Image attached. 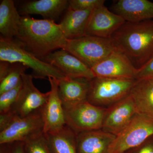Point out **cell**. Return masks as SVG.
Returning a JSON list of instances; mask_svg holds the SVG:
<instances>
[{
    "mask_svg": "<svg viewBox=\"0 0 153 153\" xmlns=\"http://www.w3.org/2000/svg\"><path fill=\"white\" fill-rule=\"evenodd\" d=\"M27 49L41 60L57 49H63L67 41L59 24L55 20L22 16L16 38Z\"/></svg>",
    "mask_w": 153,
    "mask_h": 153,
    "instance_id": "6da1fadb",
    "label": "cell"
},
{
    "mask_svg": "<svg viewBox=\"0 0 153 153\" xmlns=\"http://www.w3.org/2000/svg\"><path fill=\"white\" fill-rule=\"evenodd\" d=\"M111 39L116 49L140 69L153 57V20L126 22Z\"/></svg>",
    "mask_w": 153,
    "mask_h": 153,
    "instance_id": "7a4b0ae2",
    "label": "cell"
},
{
    "mask_svg": "<svg viewBox=\"0 0 153 153\" xmlns=\"http://www.w3.org/2000/svg\"><path fill=\"white\" fill-rule=\"evenodd\" d=\"M0 61L19 63L33 71V77L46 79L52 77L59 80L66 76L56 67L41 60L25 49L16 38H0Z\"/></svg>",
    "mask_w": 153,
    "mask_h": 153,
    "instance_id": "3957f363",
    "label": "cell"
},
{
    "mask_svg": "<svg viewBox=\"0 0 153 153\" xmlns=\"http://www.w3.org/2000/svg\"><path fill=\"white\" fill-rule=\"evenodd\" d=\"M63 49L91 68L117 49L111 39L87 35L76 39H67Z\"/></svg>",
    "mask_w": 153,
    "mask_h": 153,
    "instance_id": "277c9868",
    "label": "cell"
},
{
    "mask_svg": "<svg viewBox=\"0 0 153 153\" xmlns=\"http://www.w3.org/2000/svg\"><path fill=\"white\" fill-rule=\"evenodd\" d=\"M153 135V117L137 113L129 123L116 136L108 153H125L138 147Z\"/></svg>",
    "mask_w": 153,
    "mask_h": 153,
    "instance_id": "5b68a950",
    "label": "cell"
},
{
    "mask_svg": "<svg viewBox=\"0 0 153 153\" xmlns=\"http://www.w3.org/2000/svg\"><path fill=\"white\" fill-rule=\"evenodd\" d=\"M136 80L95 77L91 80L87 101L98 106L114 104L129 95Z\"/></svg>",
    "mask_w": 153,
    "mask_h": 153,
    "instance_id": "8992f818",
    "label": "cell"
},
{
    "mask_svg": "<svg viewBox=\"0 0 153 153\" xmlns=\"http://www.w3.org/2000/svg\"><path fill=\"white\" fill-rule=\"evenodd\" d=\"M64 111L66 125L77 134L102 128L106 110L86 100Z\"/></svg>",
    "mask_w": 153,
    "mask_h": 153,
    "instance_id": "52a82bcc",
    "label": "cell"
},
{
    "mask_svg": "<svg viewBox=\"0 0 153 153\" xmlns=\"http://www.w3.org/2000/svg\"><path fill=\"white\" fill-rule=\"evenodd\" d=\"M42 113L27 116H18L14 113L8 124L0 130V145L25 142L44 133Z\"/></svg>",
    "mask_w": 153,
    "mask_h": 153,
    "instance_id": "ba28073f",
    "label": "cell"
},
{
    "mask_svg": "<svg viewBox=\"0 0 153 153\" xmlns=\"http://www.w3.org/2000/svg\"><path fill=\"white\" fill-rule=\"evenodd\" d=\"M32 74L22 75V89L12 111L19 117L27 116L40 112L47 103L49 91L42 93L34 85Z\"/></svg>",
    "mask_w": 153,
    "mask_h": 153,
    "instance_id": "9c48e42d",
    "label": "cell"
},
{
    "mask_svg": "<svg viewBox=\"0 0 153 153\" xmlns=\"http://www.w3.org/2000/svg\"><path fill=\"white\" fill-rule=\"evenodd\" d=\"M95 77L136 79L137 69L127 56L116 49L91 68Z\"/></svg>",
    "mask_w": 153,
    "mask_h": 153,
    "instance_id": "30bf717a",
    "label": "cell"
},
{
    "mask_svg": "<svg viewBox=\"0 0 153 153\" xmlns=\"http://www.w3.org/2000/svg\"><path fill=\"white\" fill-rule=\"evenodd\" d=\"M120 16L105 6L93 10L88 23L86 35L111 39L114 33L125 23Z\"/></svg>",
    "mask_w": 153,
    "mask_h": 153,
    "instance_id": "8fae6325",
    "label": "cell"
},
{
    "mask_svg": "<svg viewBox=\"0 0 153 153\" xmlns=\"http://www.w3.org/2000/svg\"><path fill=\"white\" fill-rule=\"evenodd\" d=\"M48 79L51 89L48 100L41 111L45 134L57 131L66 126L64 108L58 94L59 79Z\"/></svg>",
    "mask_w": 153,
    "mask_h": 153,
    "instance_id": "7c38bea8",
    "label": "cell"
},
{
    "mask_svg": "<svg viewBox=\"0 0 153 153\" xmlns=\"http://www.w3.org/2000/svg\"><path fill=\"white\" fill-rule=\"evenodd\" d=\"M137 113L134 103L129 95L106 111L102 128L105 131L117 135Z\"/></svg>",
    "mask_w": 153,
    "mask_h": 153,
    "instance_id": "4fadbf2b",
    "label": "cell"
},
{
    "mask_svg": "<svg viewBox=\"0 0 153 153\" xmlns=\"http://www.w3.org/2000/svg\"><path fill=\"white\" fill-rule=\"evenodd\" d=\"M43 60L56 67L67 77L89 79L95 77L90 67L63 49L52 52Z\"/></svg>",
    "mask_w": 153,
    "mask_h": 153,
    "instance_id": "5bb4252c",
    "label": "cell"
},
{
    "mask_svg": "<svg viewBox=\"0 0 153 153\" xmlns=\"http://www.w3.org/2000/svg\"><path fill=\"white\" fill-rule=\"evenodd\" d=\"M91 79L66 77L59 80L58 91L63 108L87 100Z\"/></svg>",
    "mask_w": 153,
    "mask_h": 153,
    "instance_id": "9a60e30c",
    "label": "cell"
},
{
    "mask_svg": "<svg viewBox=\"0 0 153 153\" xmlns=\"http://www.w3.org/2000/svg\"><path fill=\"white\" fill-rule=\"evenodd\" d=\"M113 11L126 22H138L153 19V2L148 0H118Z\"/></svg>",
    "mask_w": 153,
    "mask_h": 153,
    "instance_id": "2e32d148",
    "label": "cell"
},
{
    "mask_svg": "<svg viewBox=\"0 0 153 153\" xmlns=\"http://www.w3.org/2000/svg\"><path fill=\"white\" fill-rule=\"evenodd\" d=\"M116 136L101 130L82 132L76 134L77 153H108Z\"/></svg>",
    "mask_w": 153,
    "mask_h": 153,
    "instance_id": "e0dca14e",
    "label": "cell"
},
{
    "mask_svg": "<svg viewBox=\"0 0 153 153\" xmlns=\"http://www.w3.org/2000/svg\"><path fill=\"white\" fill-rule=\"evenodd\" d=\"M92 11L67 9L59 24L66 39L71 40L87 36L86 29Z\"/></svg>",
    "mask_w": 153,
    "mask_h": 153,
    "instance_id": "ac0fdd59",
    "label": "cell"
},
{
    "mask_svg": "<svg viewBox=\"0 0 153 153\" xmlns=\"http://www.w3.org/2000/svg\"><path fill=\"white\" fill-rule=\"evenodd\" d=\"M68 8L67 0H38L30 1L23 4L19 13L23 16L37 14L47 19L54 20Z\"/></svg>",
    "mask_w": 153,
    "mask_h": 153,
    "instance_id": "d6986e66",
    "label": "cell"
},
{
    "mask_svg": "<svg viewBox=\"0 0 153 153\" xmlns=\"http://www.w3.org/2000/svg\"><path fill=\"white\" fill-rule=\"evenodd\" d=\"M129 95L133 100L137 112L153 117V79H137Z\"/></svg>",
    "mask_w": 153,
    "mask_h": 153,
    "instance_id": "ffe728a7",
    "label": "cell"
},
{
    "mask_svg": "<svg viewBox=\"0 0 153 153\" xmlns=\"http://www.w3.org/2000/svg\"><path fill=\"white\" fill-rule=\"evenodd\" d=\"M22 16L12 0H2L0 3V33L7 39L16 38Z\"/></svg>",
    "mask_w": 153,
    "mask_h": 153,
    "instance_id": "44dd1931",
    "label": "cell"
},
{
    "mask_svg": "<svg viewBox=\"0 0 153 153\" xmlns=\"http://www.w3.org/2000/svg\"><path fill=\"white\" fill-rule=\"evenodd\" d=\"M45 135L51 153H77L76 134L67 126Z\"/></svg>",
    "mask_w": 153,
    "mask_h": 153,
    "instance_id": "7402d4cb",
    "label": "cell"
},
{
    "mask_svg": "<svg viewBox=\"0 0 153 153\" xmlns=\"http://www.w3.org/2000/svg\"><path fill=\"white\" fill-rule=\"evenodd\" d=\"M27 68L21 63H10L5 74L0 77V94L19 85L22 74Z\"/></svg>",
    "mask_w": 153,
    "mask_h": 153,
    "instance_id": "603a6c76",
    "label": "cell"
},
{
    "mask_svg": "<svg viewBox=\"0 0 153 153\" xmlns=\"http://www.w3.org/2000/svg\"><path fill=\"white\" fill-rule=\"evenodd\" d=\"M22 85V81L16 87L0 94V114L11 111L19 97Z\"/></svg>",
    "mask_w": 153,
    "mask_h": 153,
    "instance_id": "cb8c5ba5",
    "label": "cell"
},
{
    "mask_svg": "<svg viewBox=\"0 0 153 153\" xmlns=\"http://www.w3.org/2000/svg\"><path fill=\"white\" fill-rule=\"evenodd\" d=\"M25 153H51L44 133L25 143Z\"/></svg>",
    "mask_w": 153,
    "mask_h": 153,
    "instance_id": "d4e9b609",
    "label": "cell"
},
{
    "mask_svg": "<svg viewBox=\"0 0 153 153\" xmlns=\"http://www.w3.org/2000/svg\"><path fill=\"white\" fill-rule=\"evenodd\" d=\"M105 0H69L68 7L76 10L92 11L105 5Z\"/></svg>",
    "mask_w": 153,
    "mask_h": 153,
    "instance_id": "484cf974",
    "label": "cell"
},
{
    "mask_svg": "<svg viewBox=\"0 0 153 153\" xmlns=\"http://www.w3.org/2000/svg\"><path fill=\"white\" fill-rule=\"evenodd\" d=\"M1 153H25V143L16 142L1 144Z\"/></svg>",
    "mask_w": 153,
    "mask_h": 153,
    "instance_id": "4316f807",
    "label": "cell"
},
{
    "mask_svg": "<svg viewBox=\"0 0 153 153\" xmlns=\"http://www.w3.org/2000/svg\"><path fill=\"white\" fill-rule=\"evenodd\" d=\"M153 76V57L142 68L138 69L136 80Z\"/></svg>",
    "mask_w": 153,
    "mask_h": 153,
    "instance_id": "83f0119b",
    "label": "cell"
},
{
    "mask_svg": "<svg viewBox=\"0 0 153 153\" xmlns=\"http://www.w3.org/2000/svg\"><path fill=\"white\" fill-rule=\"evenodd\" d=\"M137 149L134 153H153V144L143 143Z\"/></svg>",
    "mask_w": 153,
    "mask_h": 153,
    "instance_id": "f1b7e54d",
    "label": "cell"
},
{
    "mask_svg": "<svg viewBox=\"0 0 153 153\" xmlns=\"http://www.w3.org/2000/svg\"><path fill=\"white\" fill-rule=\"evenodd\" d=\"M152 78H153V76H152Z\"/></svg>",
    "mask_w": 153,
    "mask_h": 153,
    "instance_id": "f546056e",
    "label": "cell"
}]
</instances>
